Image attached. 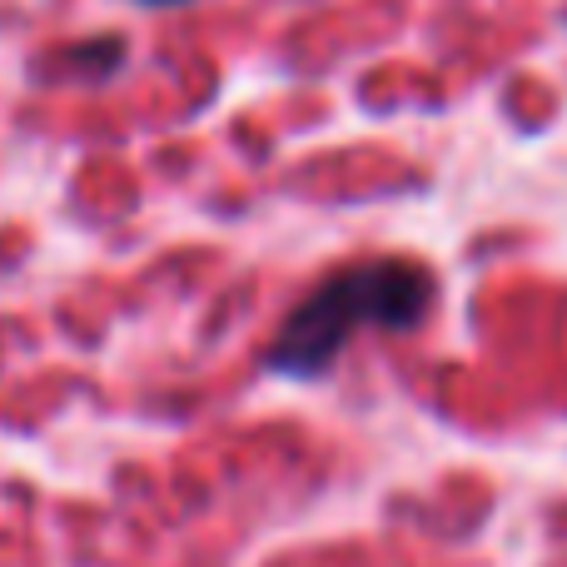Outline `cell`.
<instances>
[{"instance_id": "1", "label": "cell", "mask_w": 567, "mask_h": 567, "mask_svg": "<svg viewBox=\"0 0 567 567\" xmlns=\"http://www.w3.org/2000/svg\"><path fill=\"white\" fill-rule=\"evenodd\" d=\"M433 303V279L413 259H363L329 275L284 319L265 363L289 379H319L363 329H413Z\"/></svg>"}, {"instance_id": "2", "label": "cell", "mask_w": 567, "mask_h": 567, "mask_svg": "<svg viewBox=\"0 0 567 567\" xmlns=\"http://www.w3.org/2000/svg\"><path fill=\"white\" fill-rule=\"evenodd\" d=\"M140 6H179V0H140Z\"/></svg>"}]
</instances>
